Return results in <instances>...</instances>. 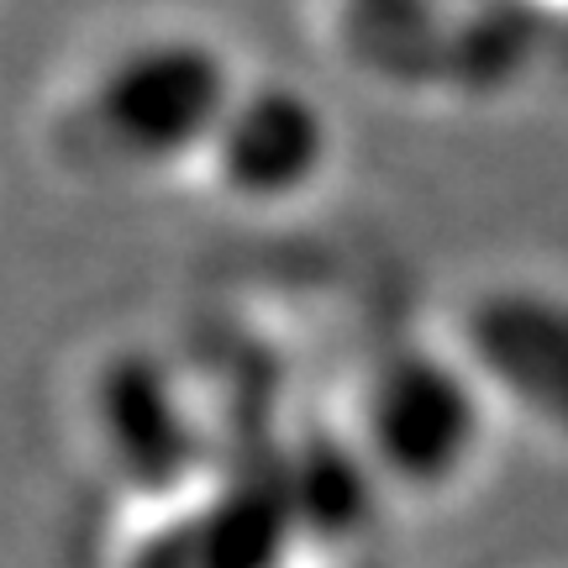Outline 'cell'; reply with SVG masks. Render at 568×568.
Wrapping results in <instances>:
<instances>
[{"label":"cell","mask_w":568,"mask_h":568,"mask_svg":"<svg viewBox=\"0 0 568 568\" xmlns=\"http://www.w3.org/2000/svg\"><path fill=\"white\" fill-rule=\"evenodd\" d=\"M353 443L364 447L379 485L400 495L458 489L485 458L489 385L474 358L406 343L374 358L358 389Z\"/></svg>","instance_id":"obj_1"},{"label":"cell","mask_w":568,"mask_h":568,"mask_svg":"<svg viewBox=\"0 0 568 568\" xmlns=\"http://www.w3.org/2000/svg\"><path fill=\"white\" fill-rule=\"evenodd\" d=\"M237 90V69L211 38L159 32L105 63L101 80L90 84L84 116L116 159L163 169L211 153Z\"/></svg>","instance_id":"obj_2"},{"label":"cell","mask_w":568,"mask_h":568,"mask_svg":"<svg viewBox=\"0 0 568 568\" xmlns=\"http://www.w3.org/2000/svg\"><path fill=\"white\" fill-rule=\"evenodd\" d=\"M332 153L337 132L311 90L290 80H243L205 159L226 195L247 205H284L301 201L322 180L332 169Z\"/></svg>","instance_id":"obj_3"},{"label":"cell","mask_w":568,"mask_h":568,"mask_svg":"<svg viewBox=\"0 0 568 568\" xmlns=\"http://www.w3.org/2000/svg\"><path fill=\"white\" fill-rule=\"evenodd\" d=\"M95 432L105 464L138 495H174L201 468V426L174 368L148 347L111 353L95 374Z\"/></svg>","instance_id":"obj_4"},{"label":"cell","mask_w":568,"mask_h":568,"mask_svg":"<svg viewBox=\"0 0 568 568\" xmlns=\"http://www.w3.org/2000/svg\"><path fill=\"white\" fill-rule=\"evenodd\" d=\"M468 358L516 406L568 437V301L548 290H495L468 316Z\"/></svg>","instance_id":"obj_5"},{"label":"cell","mask_w":568,"mask_h":568,"mask_svg":"<svg viewBox=\"0 0 568 568\" xmlns=\"http://www.w3.org/2000/svg\"><path fill=\"white\" fill-rule=\"evenodd\" d=\"M379 489H385L379 474H374V464L353 437L305 447L301 464H290V474H284V495L295 506L301 537H326V542L364 527L368 500Z\"/></svg>","instance_id":"obj_6"}]
</instances>
